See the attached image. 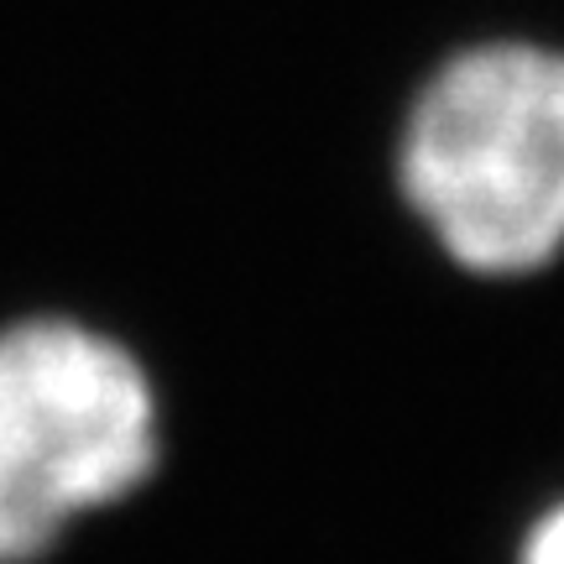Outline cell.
I'll use <instances>...</instances> for the list:
<instances>
[{
    "instance_id": "7a4b0ae2",
    "label": "cell",
    "mask_w": 564,
    "mask_h": 564,
    "mask_svg": "<svg viewBox=\"0 0 564 564\" xmlns=\"http://www.w3.org/2000/svg\"><path fill=\"white\" fill-rule=\"evenodd\" d=\"M162 455L158 392L121 340L79 319L0 329V564H32Z\"/></svg>"
},
{
    "instance_id": "3957f363",
    "label": "cell",
    "mask_w": 564,
    "mask_h": 564,
    "mask_svg": "<svg viewBox=\"0 0 564 564\" xmlns=\"http://www.w3.org/2000/svg\"><path fill=\"white\" fill-rule=\"evenodd\" d=\"M518 564H564V507H554L549 518L533 523V533H528V544H523V560Z\"/></svg>"
},
{
    "instance_id": "6da1fadb",
    "label": "cell",
    "mask_w": 564,
    "mask_h": 564,
    "mask_svg": "<svg viewBox=\"0 0 564 564\" xmlns=\"http://www.w3.org/2000/svg\"><path fill=\"white\" fill-rule=\"evenodd\" d=\"M398 183L470 272L512 278L564 246V53L486 42L423 84Z\"/></svg>"
}]
</instances>
